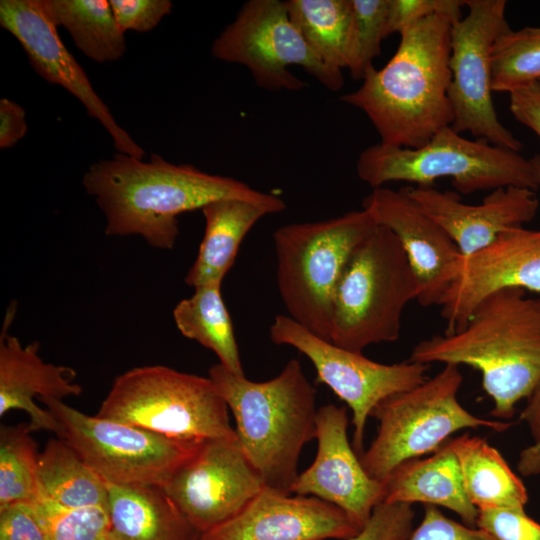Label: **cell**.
I'll return each mask as SVG.
<instances>
[{"label": "cell", "instance_id": "obj_10", "mask_svg": "<svg viewBox=\"0 0 540 540\" xmlns=\"http://www.w3.org/2000/svg\"><path fill=\"white\" fill-rule=\"evenodd\" d=\"M39 401L59 422L58 438L107 483L162 488L202 442L172 439L97 414L91 416L59 399Z\"/></svg>", "mask_w": 540, "mask_h": 540}, {"label": "cell", "instance_id": "obj_5", "mask_svg": "<svg viewBox=\"0 0 540 540\" xmlns=\"http://www.w3.org/2000/svg\"><path fill=\"white\" fill-rule=\"evenodd\" d=\"M356 173L373 189L396 181L433 186L443 177L464 194L509 186L539 188L531 159L483 139L465 138L451 126L418 148L369 146L357 158Z\"/></svg>", "mask_w": 540, "mask_h": 540}, {"label": "cell", "instance_id": "obj_43", "mask_svg": "<svg viewBox=\"0 0 540 540\" xmlns=\"http://www.w3.org/2000/svg\"><path fill=\"white\" fill-rule=\"evenodd\" d=\"M531 160L533 162L535 172H536L537 181H538V185L540 187V155H535L533 158H531Z\"/></svg>", "mask_w": 540, "mask_h": 540}, {"label": "cell", "instance_id": "obj_39", "mask_svg": "<svg viewBox=\"0 0 540 540\" xmlns=\"http://www.w3.org/2000/svg\"><path fill=\"white\" fill-rule=\"evenodd\" d=\"M0 540H48L32 501L0 508Z\"/></svg>", "mask_w": 540, "mask_h": 540}, {"label": "cell", "instance_id": "obj_14", "mask_svg": "<svg viewBox=\"0 0 540 540\" xmlns=\"http://www.w3.org/2000/svg\"><path fill=\"white\" fill-rule=\"evenodd\" d=\"M264 487L236 435L202 441L162 489L203 534L236 516Z\"/></svg>", "mask_w": 540, "mask_h": 540}, {"label": "cell", "instance_id": "obj_19", "mask_svg": "<svg viewBox=\"0 0 540 540\" xmlns=\"http://www.w3.org/2000/svg\"><path fill=\"white\" fill-rule=\"evenodd\" d=\"M360 530L331 503L265 486L241 512L200 540H348Z\"/></svg>", "mask_w": 540, "mask_h": 540}, {"label": "cell", "instance_id": "obj_4", "mask_svg": "<svg viewBox=\"0 0 540 540\" xmlns=\"http://www.w3.org/2000/svg\"><path fill=\"white\" fill-rule=\"evenodd\" d=\"M208 377L226 402L237 439L266 487L291 494L303 447L316 433V391L291 359L274 378L256 382L220 363Z\"/></svg>", "mask_w": 540, "mask_h": 540}, {"label": "cell", "instance_id": "obj_28", "mask_svg": "<svg viewBox=\"0 0 540 540\" xmlns=\"http://www.w3.org/2000/svg\"><path fill=\"white\" fill-rule=\"evenodd\" d=\"M44 5L55 25L63 27L89 59L105 63L124 55L125 33L115 19L110 1L44 0Z\"/></svg>", "mask_w": 540, "mask_h": 540}, {"label": "cell", "instance_id": "obj_17", "mask_svg": "<svg viewBox=\"0 0 540 540\" xmlns=\"http://www.w3.org/2000/svg\"><path fill=\"white\" fill-rule=\"evenodd\" d=\"M348 424L346 407L328 404L318 408L316 456L312 464L298 474L291 494L313 496L331 503L362 529L374 509L384 501L385 486L364 470L349 442Z\"/></svg>", "mask_w": 540, "mask_h": 540}, {"label": "cell", "instance_id": "obj_41", "mask_svg": "<svg viewBox=\"0 0 540 540\" xmlns=\"http://www.w3.org/2000/svg\"><path fill=\"white\" fill-rule=\"evenodd\" d=\"M509 96V108L515 119L540 138V81L518 88Z\"/></svg>", "mask_w": 540, "mask_h": 540}, {"label": "cell", "instance_id": "obj_9", "mask_svg": "<svg viewBox=\"0 0 540 540\" xmlns=\"http://www.w3.org/2000/svg\"><path fill=\"white\" fill-rule=\"evenodd\" d=\"M463 383L459 366L443 369L418 386L383 399L371 416L379 426L359 455L367 474L384 482L401 463L437 451L457 431L485 427L504 432L511 423L477 417L458 400Z\"/></svg>", "mask_w": 540, "mask_h": 540}, {"label": "cell", "instance_id": "obj_8", "mask_svg": "<svg viewBox=\"0 0 540 540\" xmlns=\"http://www.w3.org/2000/svg\"><path fill=\"white\" fill-rule=\"evenodd\" d=\"M97 415L177 440L236 436L228 406L209 377L163 365L119 375Z\"/></svg>", "mask_w": 540, "mask_h": 540}, {"label": "cell", "instance_id": "obj_16", "mask_svg": "<svg viewBox=\"0 0 540 540\" xmlns=\"http://www.w3.org/2000/svg\"><path fill=\"white\" fill-rule=\"evenodd\" d=\"M508 288L540 293V229H508L469 256H461L458 272L438 305L445 333L462 329L476 306Z\"/></svg>", "mask_w": 540, "mask_h": 540}, {"label": "cell", "instance_id": "obj_15", "mask_svg": "<svg viewBox=\"0 0 540 540\" xmlns=\"http://www.w3.org/2000/svg\"><path fill=\"white\" fill-rule=\"evenodd\" d=\"M0 25L18 40L40 77L63 87L82 103L90 117L100 122L117 152L143 159V148L118 125L82 66L67 50L44 0H1Z\"/></svg>", "mask_w": 540, "mask_h": 540}, {"label": "cell", "instance_id": "obj_22", "mask_svg": "<svg viewBox=\"0 0 540 540\" xmlns=\"http://www.w3.org/2000/svg\"><path fill=\"white\" fill-rule=\"evenodd\" d=\"M383 483V502L441 506L476 527L478 510L466 494L458 459L447 442L427 458L401 463Z\"/></svg>", "mask_w": 540, "mask_h": 540}, {"label": "cell", "instance_id": "obj_6", "mask_svg": "<svg viewBox=\"0 0 540 540\" xmlns=\"http://www.w3.org/2000/svg\"><path fill=\"white\" fill-rule=\"evenodd\" d=\"M418 283L404 249L377 225L355 248L339 280L329 341L362 352L400 337L402 315L417 300Z\"/></svg>", "mask_w": 540, "mask_h": 540}, {"label": "cell", "instance_id": "obj_13", "mask_svg": "<svg viewBox=\"0 0 540 540\" xmlns=\"http://www.w3.org/2000/svg\"><path fill=\"white\" fill-rule=\"evenodd\" d=\"M269 336L277 345H287L313 364L319 383L327 385L352 411V446L364 452V435L373 409L385 398L412 389L427 377L428 365L416 362L382 364L323 339L289 315L275 316Z\"/></svg>", "mask_w": 540, "mask_h": 540}, {"label": "cell", "instance_id": "obj_37", "mask_svg": "<svg viewBox=\"0 0 540 540\" xmlns=\"http://www.w3.org/2000/svg\"><path fill=\"white\" fill-rule=\"evenodd\" d=\"M407 540H497L488 532L456 522L437 506L425 505L422 521Z\"/></svg>", "mask_w": 540, "mask_h": 540}, {"label": "cell", "instance_id": "obj_7", "mask_svg": "<svg viewBox=\"0 0 540 540\" xmlns=\"http://www.w3.org/2000/svg\"><path fill=\"white\" fill-rule=\"evenodd\" d=\"M376 226L362 209L275 230L277 286L291 318L329 340L341 275L355 248Z\"/></svg>", "mask_w": 540, "mask_h": 540}, {"label": "cell", "instance_id": "obj_23", "mask_svg": "<svg viewBox=\"0 0 540 540\" xmlns=\"http://www.w3.org/2000/svg\"><path fill=\"white\" fill-rule=\"evenodd\" d=\"M107 489L109 540H200L162 488L107 483Z\"/></svg>", "mask_w": 540, "mask_h": 540}, {"label": "cell", "instance_id": "obj_30", "mask_svg": "<svg viewBox=\"0 0 540 540\" xmlns=\"http://www.w3.org/2000/svg\"><path fill=\"white\" fill-rule=\"evenodd\" d=\"M27 424L0 430V508L38 497L37 444Z\"/></svg>", "mask_w": 540, "mask_h": 540}, {"label": "cell", "instance_id": "obj_27", "mask_svg": "<svg viewBox=\"0 0 540 540\" xmlns=\"http://www.w3.org/2000/svg\"><path fill=\"white\" fill-rule=\"evenodd\" d=\"M221 284L195 287L190 297L175 306L173 319L183 336L214 352L219 363L231 372L245 375Z\"/></svg>", "mask_w": 540, "mask_h": 540}, {"label": "cell", "instance_id": "obj_18", "mask_svg": "<svg viewBox=\"0 0 540 540\" xmlns=\"http://www.w3.org/2000/svg\"><path fill=\"white\" fill-rule=\"evenodd\" d=\"M362 209L400 242L417 279V301L422 306L438 305L458 272L462 256L453 240L405 187L373 189L364 197Z\"/></svg>", "mask_w": 540, "mask_h": 540}, {"label": "cell", "instance_id": "obj_42", "mask_svg": "<svg viewBox=\"0 0 540 540\" xmlns=\"http://www.w3.org/2000/svg\"><path fill=\"white\" fill-rule=\"evenodd\" d=\"M26 113L23 107L8 98L0 100V148L16 145L27 133Z\"/></svg>", "mask_w": 540, "mask_h": 540}, {"label": "cell", "instance_id": "obj_36", "mask_svg": "<svg viewBox=\"0 0 540 540\" xmlns=\"http://www.w3.org/2000/svg\"><path fill=\"white\" fill-rule=\"evenodd\" d=\"M476 527L497 540H540V524L524 509H487L478 511Z\"/></svg>", "mask_w": 540, "mask_h": 540}, {"label": "cell", "instance_id": "obj_33", "mask_svg": "<svg viewBox=\"0 0 540 540\" xmlns=\"http://www.w3.org/2000/svg\"><path fill=\"white\" fill-rule=\"evenodd\" d=\"M48 540H109L107 508H65L43 498L32 501Z\"/></svg>", "mask_w": 540, "mask_h": 540}, {"label": "cell", "instance_id": "obj_29", "mask_svg": "<svg viewBox=\"0 0 540 540\" xmlns=\"http://www.w3.org/2000/svg\"><path fill=\"white\" fill-rule=\"evenodd\" d=\"M288 15L312 50L328 65L347 69L352 0H287Z\"/></svg>", "mask_w": 540, "mask_h": 540}, {"label": "cell", "instance_id": "obj_40", "mask_svg": "<svg viewBox=\"0 0 540 540\" xmlns=\"http://www.w3.org/2000/svg\"><path fill=\"white\" fill-rule=\"evenodd\" d=\"M520 419L528 425L532 443L519 453L517 470L525 477L540 475V378L527 398Z\"/></svg>", "mask_w": 540, "mask_h": 540}, {"label": "cell", "instance_id": "obj_3", "mask_svg": "<svg viewBox=\"0 0 540 540\" xmlns=\"http://www.w3.org/2000/svg\"><path fill=\"white\" fill-rule=\"evenodd\" d=\"M408 361L478 370L493 401L491 415L510 419L540 378V297L520 288L497 291L476 306L459 331L417 343Z\"/></svg>", "mask_w": 540, "mask_h": 540}, {"label": "cell", "instance_id": "obj_35", "mask_svg": "<svg viewBox=\"0 0 540 540\" xmlns=\"http://www.w3.org/2000/svg\"><path fill=\"white\" fill-rule=\"evenodd\" d=\"M465 0H388L385 35L404 29L435 14L461 16Z\"/></svg>", "mask_w": 540, "mask_h": 540}, {"label": "cell", "instance_id": "obj_32", "mask_svg": "<svg viewBox=\"0 0 540 540\" xmlns=\"http://www.w3.org/2000/svg\"><path fill=\"white\" fill-rule=\"evenodd\" d=\"M353 21L347 69L355 80H362L381 53L385 35L388 0H352Z\"/></svg>", "mask_w": 540, "mask_h": 540}, {"label": "cell", "instance_id": "obj_2", "mask_svg": "<svg viewBox=\"0 0 540 540\" xmlns=\"http://www.w3.org/2000/svg\"><path fill=\"white\" fill-rule=\"evenodd\" d=\"M459 18L435 14L404 29L387 64L340 97L368 117L381 144L418 148L451 126V27Z\"/></svg>", "mask_w": 540, "mask_h": 540}, {"label": "cell", "instance_id": "obj_31", "mask_svg": "<svg viewBox=\"0 0 540 540\" xmlns=\"http://www.w3.org/2000/svg\"><path fill=\"white\" fill-rule=\"evenodd\" d=\"M540 81V27L507 30L493 48L492 90L507 92Z\"/></svg>", "mask_w": 540, "mask_h": 540}, {"label": "cell", "instance_id": "obj_12", "mask_svg": "<svg viewBox=\"0 0 540 540\" xmlns=\"http://www.w3.org/2000/svg\"><path fill=\"white\" fill-rule=\"evenodd\" d=\"M468 13L451 27V127L476 139L520 152L522 143L498 119L492 98V56L510 29L505 0H465Z\"/></svg>", "mask_w": 540, "mask_h": 540}, {"label": "cell", "instance_id": "obj_11", "mask_svg": "<svg viewBox=\"0 0 540 540\" xmlns=\"http://www.w3.org/2000/svg\"><path fill=\"white\" fill-rule=\"evenodd\" d=\"M211 54L245 66L255 83L269 91H298L307 83L290 66H301L330 91L344 85L342 70L325 63L291 21L284 1L249 0L216 37Z\"/></svg>", "mask_w": 540, "mask_h": 540}, {"label": "cell", "instance_id": "obj_21", "mask_svg": "<svg viewBox=\"0 0 540 540\" xmlns=\"http://www.w3.org/2000/svg\"><path fill=\"white\" fill-rule=\"evenodd\" d=\"M14 313V306L7 310L0 336V416L22 410L29 416L27 425L31 432L45 430L59 436V422L36 400H63L80 395L82 388L74 383L76 372L72 368L47 363L40 357L38 341L23 346L8 334Z\"/></svg>", "mask_w": 540, "mask_h": 540}, {"label": "cell", "instance_id": "obj_1", "mask_svg": "<svg viewBox=\"0 0 540 540\" xmlns=\"http://www.w3.org/2000/svg\"><path fill=\"white\" fill-rule=\"evenodd\" d=\"M82 184L105 216L106 235H138L158 249L174 247L180 214L216 200L251 201L274 214L286 207L280 197L240 180L210 174L191 164H174L158 154L143 161L117 152L91 164Z\"/></svg>", "mask_w": 540, "mask_h": 540}, {"label": "cell", "instance_id": "obj_26", "mask_svg": "<svg viewBox=\"0 0 540 540\" xmlns=\"http://www.w3.org/2000/svg\"><path fill=\"white\" fill-rule=\"evenodd\" d=\"M37 481L38 497L62 507L108 508L106 481L61 438L48 441L39 454Z\"/></svg>", "mask_w": 540, "mask_h": 540}, {"label": "cell", "instance_id": "obj_20", "mask_svg": "<svg viewBox=\"0 0 540 540\" xmlns=\"http://www.w3.org/2000/svg\"><path fill=\"white\" fill-rule=\"evenodd\" d=\"M408 194L469 256L512 228L523 227L537 214L535 190L509 186L494 189L480 204H467L450 191L433 186L405 187Z\"/></svg>", "mask_w": 540, "mask_h": 540}, {"label": "cell", "instance_id": "obj_34", "mask_svg": "<svg viewBox=\"0 0 540 540\" xmlns=\"http://www.w3.org/2000/svg\"><path fill=\"white\" fill-rule=\"evenodd\" d=\"M414 517L411 504L382 502L359 533L348 540H407Z\"/></svg>", "mask_w": 540, "mask_h": 540}, {"label": "cell", "instance_id": "obj_25", "mask_svg": "<svg viewBox=\"0 0 540 540\" xmlns=\"http://www.w3.org/2000/svg\"><path fill=\"white\" fill-rule=\"evenodd\" d=\"M446 442L458 459L466 494L478 511L524 509L528 502L525 485L495 447L469 434Z\"/></svg>", "mask_w": 540, "mask_h": 540}, {"label": "cell", "instance_id": "obj_24", "mask_svg": "<svg viewBox=\"0 0 540 540\" xmlns=\"http://www.w3.org/2000/svg\"><path fill=\"white\" fill-rule=\"evenodd\" d=\"M205 231L197 257L185 276L192 287L222 283L250 229L265 215L266 206L242 199H221L202 209Z\"/></svg>", "mask_w": 540, "mask_h": 540}, {"label": "cell", "instance_id": "obj_38", "mask_svg": "<svg viewBox=\"0 0 540 540\" xmlns=\"http://www.w3.org/2000/svg\"><path fill=\"white\" fill-rule=\"evenodd\" d=\"M120 29L148 32L170 14V0H109Z\"/></svg>", "mask_w": 540, "mask_h": 540}]
</instances>
